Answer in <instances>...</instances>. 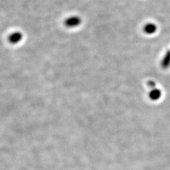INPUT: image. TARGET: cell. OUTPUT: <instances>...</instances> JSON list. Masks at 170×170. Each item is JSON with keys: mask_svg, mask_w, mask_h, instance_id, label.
<instances>
[{"mask_svg": "<svg viewBox=\"0 0 170 170\" xmlns=\"http://www.w3.org/2000/svg\"><path fill=\"white\" fill-rule=\"evenodd\" d=\"M81 23V20L79 17L73 16L67 18L65 22V25L68 28H74L79 26Z\"/></svg>", "mask_w": 170, "mask_h": 170, "instance_id": "cell-1", "label": "cell"}, {"mask_svg": "<svg viewBox=\"0 0 170 170\" xmlns=\"http://www.w3.org/2000/svg\"><path fill=\"white\" fill-rule=\"evenodd\" d=\"M23 38L22 33L20 32H15L11 33L8 37V41L10 43L12 44H17L19 43Z\"/></svg>", "mask_w": 170, "mask_h": 170, "instance_id": "cell-2", "label": "cell"}, {"mask_svg": "<svg viewBox=\"0 0 170 170\" xmlns=\"http://www.w3.org/2000/svg\"><path fill=\"white\" fill-rule=\"evenodd\" d=\"M161 67L163 69H167L170 66V51H167L165 56H164L161 63Z\"/></svg>", "mask_w": 170, "mask_h": 170, "instance_id": "cell-3", "label": "cell"}, {"mask_svg": "<svg viewBox=\"0 0 170 170\" xmlns=\"http://www.w3.org/2000/svg\"><path fill=\"white\" fill-rule=\"evenodd\" d=\"M156 30H157L156 25L154 23H147L144 27V32L147 34H149V35L154 33L156 32Z\"/></svg>", "mask_w": 170, "mask_h": 170, "instance_id": "cell-4", "label": "cell"}, {"mask_svg": "<svg viewBox=\"0 0 170 170\" xmlns=\"http://www.w3.org/2000/svg\"><path fill=\"white\" fill-rule=\"evenodd\" d=\"M149 96V98L151 100H152L153 101H156V100H158L160 98V97L161 96V92L159 90L154 88L151 91Z\"/></svg>", "mask_w": 170, "mask_h": 170, "instance_id": "cell-5", "label": "cell"}, {"mask_svg": "<svg viewBox=\"0 0 170 170\" xmlns=\"http://www.w3.org/2000/svg\"><path fill=\"white\" fill-rule=\"evenodd\" d=\"M148 86H149V87H151V88H154V87H155V86H156L155 82H154V81H149L148 83Z\"/></svg>", "mask_w": 170, "mask_h": 170, "instance_id": "cell-6", "label": "cell"}]
</instances>
